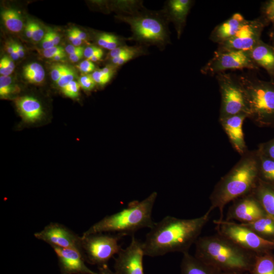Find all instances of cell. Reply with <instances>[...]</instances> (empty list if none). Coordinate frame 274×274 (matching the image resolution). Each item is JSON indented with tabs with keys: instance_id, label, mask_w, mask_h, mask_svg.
Wrapping results in <instances>:
<instances>
[{
	"instance_id": "29",
	"label": "cell",
	"mask_w": 274,
	"mask_h": 274,
	"mask_svg": "<svg viewBox=\"0 0 274 274\" xmlns=\"http://www.w3.org/2000/svg\"><path fill=\"white\" fill-rule=\"evenodd\" d=\"M113 73V70L108 66L101 70L95 71L91 76L96 83L104 85L109 82Z\"/></svg>"
},
{
	"instance_id": "58",
	"label": "cell",
	"mask_w": 274,
	"mask_h": 274,
	"mask_svg": "<svg viewBox=\"0 0 274 274\" xmlns=\"http://www.w3.org/2000/svg\"><path fill=\"white\" fill-rule=\"evenodd\" d=\"M272 40L273 46H274V33H273L272 35Z\"/></svg>"
},
{
	"instance_id": "51",
	"label": "cell",
	"mask_w": 274,
	"mask_h": 274,
	"mask_svg": "<svg viewBox=\"0 0 274 274\" xmlns=\"http://www.w3.org/2000/svg\"><path fill=\"white\" fill-rule=\"evenodd\" d=\"M49 32L55 46H56L60 41V37L59 35L55 31H49Z\"/></svg>"
},
{
	"instance_id": "26",
	"label": "cell",
	"mask_w": 274,
	"mask_h": 274,
	"mask_svg": "<svg viewBox=\"0 0 274 274\" xmlns=\"http://www.w3.org/2000/svg\"><path fill=\"white\" fill-rule=\"evenodd\" d=\"M2 17L7 28L13 32H20L23 22L18 12L15 9H8L2 12Z\"/></svg>"
},
{
	"instance_id": "14",
	"label": "cell",
	"mask_w": 274,
	"mask_h": 274,
	"mask_svg": "<svg viewBox=\"0 0 274 274\" xmlns=\"http://www.w3.org/2000/svg\"><path fill=\"white\" fill-rule=\"evenodd\" d=\"M232 202L227 213V221L248 223L268 216L252 192Z\"/></svg>"
},
{
	"instance_id": "40",
	"label": "cell",
	"mask_w": 274,
	"mask_h": 274,
	"mask_svg": "<svg viewBox=\"0 0 274 274\" xmlns=\"http://www.w3.org/2000/svg\"><path fill=\"white\" fill-rule=\"evenodd\" d=\"M77 66L82 73L85 74L93 71L95 67L93 62L88 59L82 61Z\"/></svg>"
},
{
	"instance_id": "50",
	"label": "cell",
	"mask_w": 274,
	"mask_h": 274,
	"mask_svg": "<svg viewBox=\"0 0 274 274\" xmlns=\"http://www.w3.org/2000/svg\"><path fill=\"white\" fill-rule=\"evenodd\" d=\"M25 32L26 36L28 38L31 39L33 32L32 22L30 21L27 23L25 26Z\"/></svg>"
},
{
	"instance_id": "46",
	"label": "cell",
	"mask_w": 274,
	"mask_h": 274,
	"mask_svg": "<svg viewBox=\"0 0 274 274\" xmlns=\"http://www.w3.org/2000/svg\"><path fill=\"white\" fill-rule=\"evenodd\" d=\"M12 72L10 71L8 67L4 63L3 60L0 61V74L1 76H9L11 74Z\"/></svg>"
},
{
	"instance_id": "21",
	"label": "cell",
	"mask_w": 274,
	"mask_h": 274,
	"mask_svg": "<svg viewBox=\"0 0 274 274\" xmlns=\"http://www.w3.org/2000/svg\"><path fill=\"white\" fill-rule=\"evenodd\" d=\"M252 192L267 215L274 218V184L259 179Z\"/></svg>"
},
{
	"instance_id": "36",
	"label": "cell",
	"mask_w": 274,
	"mask_h": 274,
	"mask_svg": "<svg viewBox=\"0 0 274 274\" xmlns=\"http://www.w3.org/2000/svg\"><path fill=\"white\" fill-rule=\"evenodd\" d=\"M139 48H140V47L126 46H119L111 50L109 53V56L111 57V59H112L118 57L121 54L135 51Z\"/></svg>"
},
{
	"instance_id": "12",
	"label": "cell",
	"mask_w": 274,
	"mask_h": 274,
	"mask_svg": "<svg viewBox=\"0 0 274 274\" xmlns=\"http://www.w3.org/2000/svg\"><path fill=\"white\" fill-rule=\"evenodd\" d=\"M34 236L47 243L51 247L72 249L83 254L81 236L60 223L51 222L42 230L36 232Z\"/></svg>"
},
{
	"instance_id": "47",
	"label": "cell",
	"mask_w": 274,
	"mask_h": 274,
	"mask_svg": "<svg viewBox=\"0 0 274 274\" xmlns=\"http://www.w3.org/2000/svg\"><path fill=\"white\" fill-rule=\"evenodd\" d=\"M84 50L69 55L70 60L73 62H78L84 56Z\"/></svg>"
},
{
	"instance_id": "57",
	"label": "cell",
	"mask_w": 274,
	"mask_h": 274,
	"mask_svg": "<svg viewBox=\"0 0 274 274\" xmlns=\"http://www.w3.org/2000/svg\"><path fill=\"white\" fill-rule=\"evenodd\" d=\"M224 274H249V273L248 272L236 271V272L224 273Z\"/></svg>"
},
{
	"instance_id": "5",
	"label": "cell",
	"mask_w": 274,
	"mask_h": 274,
	"mask_svg": "<svg viewBox=\"0 0 274 274\" xmlns=\"http://www.w3.org/2000/svg\"><path fill=\"white\" fill-rule=\"evenodd\" d=\"M245 95L248 118L260 127H274V80L250 76L237 77Z\"/></svg>"
},
{
	"instance_id": "38",
	"label": "cell",
	"mask_w": 274,
	"mask_h": 274,
	"mask_svg": "<svg viewBox=\"0 0 274 274\" xmlns=\"http://www.w3.org/2000/svg\"><path fill=\"white\" fill-rule=\"evenodd\" d=\"M67 66V65L61 64L54 65L51 71V77L52 80L56 83L63 74Z\"/></svg>"
},
{
	"instance_id": "16",
	"label": "cell",
	"mask_w": 274,
	"mask_h": 274,
	"mask_svg": "<svg viewBox=\"0 0 274 274\" xmlns=\"http://www.w3.org/2000/svg\"><path fill=\"white\" fill-rule=\"evenodd\" d=\"M246 118H248L247 114L241 113L219 119V122L232 147L241 156L248 151L243 128L244 122Z\"/></svg>"
},
{
	"instance_id": "30",
	"label": "cell",
	"mask_w": 274,
	"mask_h": 274,
	"mask_svg": "<svg viewBox=\"0 0 274 274\" xmlns=\"http://www.w3.org/2000/svg\"><path fill=\"white\" fill-rule=\"evenodd\" d=\"M261 12V17L266 23H271L274 26V0L265 2L262 6Z\"/></svg>"
},
{
	"instance_id": "17",
	"label": "cell",
	"mask_w": 274,
	"mask_h": 274,
	"mask_svg": "<svg viewBox=\"0 0 274 274\" xmlns=\"http://www.w3.org/2000/svg\"><path fill=\"white\" fill-rule=\"evenodd\" d=\"M193 3L191 0H170L161 11L168 22L174 23L178 39L181 36Z\"/></svg>"
},
{
	"instance_id": "24",
	"label": "cell",
	"mask_w": 274,
	"mask_h": 274,
	"mask_svg": "<svg viewBox=\"0 0 274 274\" xmlns=\"http://www.w3.org/2000/svg\"><path fill=\"white\" fill-rule=\"evenodd\" d=\"M249 274H274V253L257 255Z\"/></svg>"
},
{
	"instance_id": "6",
	"label": "cell",
	"mask_w": 274,
	"mask_h": 274,
	"mask_svg": "<svg viewBox=\"0 0 274 274\" xmlns=\"http://www.w3.org/2000/svg\"><path fill=\"white\" fill-rule=\"evenodd\" d=\"M120 20L128 23L132 33L129 40L146 45H155L160 49L170 43L168 21L160 13L138 11L120 16Z\"/></svg>"
},
{
	"instance_id": "15",
	"label": "cell",
	"mask_w": 274,
	"mask_h": 274,
	"mask_svg": "<svg viewBox=\"0 0 274 274\" xmlns=\"http://www.w3.org/2000/svg\"><path fill=\"white\" fill-rule=\"evenodd\" d=\"M58 259L59 274H98L89 269L83 254L77 250L52 247Z\"/></svg>"
},
{
	"instance_id": "18",
	"label": "cell",
	"mask_w": 274,
	"mask_h": 274,
	"mask_svg": "<svg viewBox=\"0 0 274 274\" xmlns=\"http://www.w3.org/2000/svg\"><path fill=\"white\" fill-rule=\"evenodd\" d=\"M247 20L241 13L233 14L214 28L210 36V40L218 44L228 40L237 32Z\"/></svg>"
},
{
	"instance_id": "13",
	"label": "cell",
	"mask_w": 274,
	"mask_h": 274,
	"mask_svg": "<svg viewBox=\"0 0 274 274\" xmlns=\"http://www.w3.org/2000/svg\"><path fill=\"white\" fill-rule=\"evenodd\" d=\"M144 256L143 242L132 235L129 246L121 249L115 259L114 271L116 274H144Z\"/></svg>"
},
{
	"instance_id": "54",
	"label": "cell",
	"mask_w": 274,
	"mask_h": 274,
	"mask_svg": "<svg viewBox=\"0 0 274 274\" xmlns=\"http://www.w3.org/2000/svg\"><path fill=\"white\" fill-rule=\"evenodd\" d=\"M14 49L13 52L10 54L12 59L14 60H16L19 59V56L18 55L17 48L15 46V43H13Z\"/></svg>"
},
{
	"instance_id": "59",
	"label": "cell",
	"mask_w": 274,
	"mask_h": 274,
	"mask_svg": "<svg viewBox=\"0 0 274 274\" xmlns=\"http://www.w3.org/2000/svg\"><path fill=\"white\" fill-rule=\"evenodd\" d=\"M273 253H274V251H273Z\"/></svg>"
},
{
	"instance_id": "1",
	"label": "cell",
	"mask_w": 274,
	"mask_h": 274,
	"mask_svg": "<svg viewBox=\"0 0 274 274\" xmlns=\"http://www.w3.org/2000/svg\"><path fill=\"white\" fill-rule=\"evenodd\" d=\"M211 213L208 210L202 216L192 219L167 216L154 222L143 242L145 255L154 257L172 252H189L209 221Z\"/></svg>"
},
{
	"instance_id": "7",
	"label": "cell",
	"mask_w": 274,
	"mask_h": 274,
	"mask_svg": "<svg viewBox=\"0 0 274 274\" xmlns=\"http://www.w3.org/2000/svg\"><path fill=\"white\" fill-rule=\"evenodd\" d=\"M217 233L243 249L257 255L274 251V242L266 241L241 223L232 221L214 220Z\"/></svg>"
},
{
	"instance_id": "8",
	"label": "cell",
	"mask_w": 274,
	"mask_h": 274,
	"mask_svg": "<svg viewBox=\"0 0 274 274\" xmlns=\"http://www.w3.org/2000/svg\"><path fill=\"white\" fill-rule=\"evenodd\" d=\"M122 236L105 233L82 235V251L86 262L98 266L107 264L121 250L119 241Z\"/></svg>"
},
{
	"instance_id": "31",
	"label": "cell",
	"mask_w": 274,
	"mask_h": 274,
	"mask_svg": "<svg viewBox=\"0 0 274 274\" xmlns=\"http://www.w3.org/2000/svg\"><path fill=\"white\" fill-rule=\"evenodd\" d=\"M143 51L140 47L135 51L127 52L121 54L118 57L112 58L111 60L114 64L117 65H121L138 55L142 54Z\"/></svg>"
},
{
	"instance_id": "48",
	"label": "cell",
	"mask_w": 274,
	"mask_h": 274,
	"mask_svg": "<svg viewBox=\"0 0 274 274\" xmlns=\"http://www.w3.org/2000/svg\"><path fill=\"white\" fill-rule=\"evenodd\" d=\"M98 274H116L115 271L111 270L107 264L98 266Z\"/></svg>"
},
{
	"instance_id": "34",
	"label": "cell",
	"mask_w": 274,
	"mask_h": 274,
	"mask_svg": "<svg viewBox=\"0 0 274 274\" xmlns=\"http://www.w3.org/2000/svg\"><path fill=\"white\" fill-rule=\"evenodd\" d=\"M80 88L79 83L74 80L62 88V91L67 97L76 98L79 95Z\"/></svg>"
},
{
	"instance_id": "55",
	"label": "cell",
	"mask_w": 274,
	"mask_h": 274,
	"mask_svg": "<svg viewBox=\"0 0 274 274\" xmlns=\"http://www.w3.org/2000/svg\"><path fill=\"white\" fill-rule=\"evenodd\" d=\"M65 56V53H60L55 56L52 59L54 61H59L63 59Z\"/></svg>"
},
{
	"instance_id": "19",
	"label": "cell",
	"mask_w": 274,
	"mask_h": 274,
	"mask_svg": "<svg viewBox=\"0 0 274 274\" xmlns=\"http://www.w3.org/2000/svg\"><path fill=\"white\" fill-rule=\"evenodd\" d=\"M249 53L251 58L258 67L263 68L274 79V46L261 40Z\"/></svg>"
},
{
	"instance_id": "53",
	"label": "cell",
	"mask_w": 274,
	"mask_h": 274,
	"mask_svg": "<svg viewBox=\"0 0 274 274\" xmlns=\"http://www.w3.org/2000/svg\"><path fill=\"white\" fill-rule=\"evenodd\" d=\"M15 45L17 48L19 58L23 57L24 56V50L23 47L17 43H15Z\"/></svg>"
},
{
	"instance_id": "37",
	"label": "cell",
	"mask_w": 274,
	"mask_h": 274,
	"mask_svg": "<svg viewBox=\"0 0 274 274\" xmlns=\"http://www.w3.org/2000/svg\"><path fill=\"white\" fill-rule=\"evenodd\" d=\"M80 87L86 90H91L95 86L96 83L94 81L91 75H85L81 76L79 79Z\"/></svg>"
},
{
	"instance_id": "28",
	"label": "cell",
	"mask_w": 274,
	"mask_h": 274,
	"mask_svg": "<svg viewBox=\"0 0 274 274\" xmlns=\"http://www.w3.org/2000/svg\"><path fill=\"white\" fill-rule=\"evenodd\" d=\"M97 42L99 46L112 50L118 47L120 42L117 36L108 33H102L98 36Z\"/></svg>"
},
{
	"instance_id": "4",
	"label": "cell",
	"mask_w": 274,
	"mask_h": 274,
	"mask_svg": "<svg viewBox=\"0 0 274 274\" xmlns=\"http://www.w3.org/2000/svg\"><path fill=\"white\" fill-rule=\"evenodd\" d=\"M156 196L153 192L141 201L131 202L126 208L93 224L82 235L108 232L133 235L141 229H150L154 223L152 214Z\"/></svg>"
},
{
	"instance_id": "41",
	"label": "cell",
	"mask_w": 274,
	"mask_h": 274,
	"mask_svg": "<svg viewBox=\"0 0 274 274\" xmlns=\"http://www.w3.org/2000/svg\"><path fill=\"white\" fill-rule=\"evenodd\" d=\"M33 32L32 40L36 42L41 41L43 39L45 35L43 30L37 23L32 22Z\"/></svg>"
},
{
	"instance_id": "20",
	"label": "cell",
	"mask_w": 274,
	"mask_h": 274,
	"mask_svg": "<svg viewBox=\"0 0 274 274\" xmlns=\"http://www.w3.org/2000/svg\"><path fill=\"white\" fill-rule=\"evenodd\" d=\"M181 274H224L219 269L207 264L186 252L183 254Z\"/></svg>"
},
{
	"instance_id": "2",
	"label": "cell",
	"mask_w": 274,
	"mask_h": 274,
	"mask_svg": "<svg viewBox=\"0 0 274 274\" xmlns=\"http://www.w3.org/2000/svg\"><path fill=\"white\" fill-rule=\"evenodd\" d=\"M232 168L215 186L210 196L212 212L217 209L219 220H223L225 206L237 198L251 193L259 178L257 150L248 151Z\"/></svg>"
},
{
	"instance_id": "33",
	"label": "cell",
	"mask_w": 274,
	"mask_h": 274,
	"mask_svg": "<svg viewBox=\"0 0 274 274\" xmlns=\"http://www.w3.org/2000/svg\"><path fill=\"white\" fill-rule=\"evenodd\" d=\"M258 149L266 156L274 160V138L260 144Z\"/></svg>"
},
{
	"instance_id": "23",
	"label": "cell",
	"mask_w": 274,
	"mask_h": 274,
	"mask_svg": "<svg viewBox=\"0 0 274 274\" xmlns=\"http://www.w3.org/2000/svg\"><path fill=\"white\" fill-rule=\"evenodd\" d=\"M241 224L261 238L274 242V218L266 216L252 222Z\"/></svg>"
},
{
	"instance_id": "35",
	"label": "cell",
	"mask_w": 274,
	"mask_h": 274,
	"mask_svg": "<svg viewBox=\"0 0 274 274\" xmlns=\"http://www.w3.org/2000/svg\"><path fill=\"white\" fill-rule=\"evenodd\" d=\"M74 76L75 73L74 71L70 67L67 66L63 74L56 82V84L62 89L72 81H74Z\"/></svg>"
},
{
	"instance_id": "45",
	"label": "cell",
	"mask_w": 274,
	"mask_h": 274,
	"mask_svg": "<svg viewBox=\"0 0 274 274\" xmlns=\"http://www.w3.org/2000/svg\"><path fill=\"white\" fill-rule=\"evenodd\" d=\"M82 46H76L73 45H68L66 46L65 51L69 54H72L76 52L84 50Z\"/></svg>"
},
{
	"instance_id": "25",
	"label": "cell",
	"mask_w": 274,
	"mask_h": 274,
	"mask_svg": "<svg viewBox=\"0 0 274 274\" xmlns=\"http://www.w3.org/2000/svg\"><path fill=\"white\" fill-rule=\"evenodd\" d=\"M258 156V172L260 180L274 184V160L257 149Z\"/></svg>"
},
{
	"instance_id": "9",
	"label": "cell",
	"mask_w": 274,
	"mask_h": 274,
	"mask_svg": "<svg viewBox=\"0 0 274 274\" xmlns=\"http://www.w3.org/2000/svg\"><path fill=\"white\" fill-rule=\"evenodd\" d=\"M216 76L221 94L219 119L241 113L247 115L244 93L237 77L225 72L218 74Z\"/></svg>"
},
{
	"instance_id": "11",
	"label": "cell",
	"mask_w": 274,
	"mask_h": 274,
	"mask_svg": "<svg viewBox=\"0 0 274 274\" xmlns=\"http://www.w3.org/2000/svg\"><path fill=\"white\" fill-rule=\"evenodd\" d=\"M267 24L262 17L251 20H247L232 37L218 44L217 50H252L261 40V33Z\"/></svg>"
},
{
	"instance_id": "60",
	"label": "cell",
	"mask_w": 274,
	"mask_h": 274,
	"mask_svg": "<svg viewBox=\"0 0 274 274\" xmlns=\"http://www.w3.org/2000/svg\"><path fill=\"white\" fill-rule=\"evenodd\" d=\"M273 80H274V79Z\"/></svg>"
},
{
	"instance_id": "49",
	"label": "cell",
	"mask_w": 274,
	"mask_h": 274,
	"mask_svg": "<svg viewBox=\"0 0 274 274\" xmlns=\"http://www.w3.org/2000/svg\"><path fill=\"white\" fill-rule=\"evenodd\" d=\"M1 59L8 68L13 72L15 68V64L14 62L7 56L3 57Z\"/></svg>"
},
{
	"instance_id": "42",
	"label": "cell",
	"mask_w": 274,
	"mask_h": 274,
	"mask_svg": "<svg viewBox=\"0 0 274 274\" xmlns=\"http://www.w3.org/2000/svg\"><path fill=\"white\" fill-rule=\"evenodd\" d=\"M103 51L102 50L95 46L87 47L84 51V56L88 60H90L93 56Z\"/></svg>"
},
{
	"instance_id": "3",
	"label": "cell",
	"mask_w": 274,
	"mask_h": 274,
	"mask_svg": "<svg viewBox=\"0 0 274 274\" xmlns=\"http://www.w3.org/2000/svg\"><path fill=\"white\" fill-rule=\"evenodd\" d=\"M195 244L194 256L223 273L249 272L257 256L218 233L199 237Z\"/></svg>"
},
{
	"instance_id": "52",
	"label": "cell",
	"mask_w": 274,
	"mask_h": 274,
	"mask_svg": "<svg viewBox=\"0 0 274 274\" xmlns=\"http://www.w3.org/2000/svg\"><path fill=\"white\" fill-rule=\"evenodd\" d=\"M73 29L81 40L85 41L86 39V34L85 32L76 27H74Z\"/></svg>"
},
{
	"instance_id": "32",
	"label": "cell",
	"mask_w": 274,
	"mask_h": 274,
	"mask_svg": "<svg viewBox=\"0 0 274 274\" xmlns=\"http://www.w3.org/2000/svg\"><path fill=\"white\" fill-rule=\"evenodd\" d=\"M12 79L9 76H0V95L5 97L13 92Z\"/></svg>"
},
{
	"instance_id": "43",
	"label": "cell",
	"mask_w": 274,
	"mask_h": 274,
	"mask_svg": "<svg viewBox=\"0 0 274 274\" xmlns=\"http://www.w3.org/2000/svg\"><path fill=\"white\" fill-rule=\"evenodd\" d=\"M42 46L44 50L55 46L49 31L45 34L42 39Z\"/></svg>"
},
{
	"instance_id": "27",
	"label": "cell",
	"mask_w": 274,
	"mask_h": 274,
	"mask_svg": "<svg viewBox=\"0 0 274 274\" xmlns=\"http://www.w3.org/2000/svg\"><path fill=\"white\" fill-rule=\"evenodd\" d=\"M23 75L29 83L39 84L44 81L45 74L44 68L40 64L32 62L24 67Z\"/></svg>"
},
{
	"instance_id": "10",
	"label": "cell",
	"mask_w": 274,
	"mask_h": 274,
	"mask_svg": "<svg viewBox=\"0 0 274 274\" xmlns=\"http://www.w3.org/2000/svg\"><path fill=\"white\" fill-rule=\"evenodd\" d=\"M258 67L251 57L249 51L216 50L212 58L202 67V74L216 75L229 70H256Z\"/></svg>"
},
{
	"instance_id": "39",
	"label": "cell",
	"mask_w": 274,
	"mask_h": 274,
	"mask_svg": "<svg viewBox=\"0 0 274 274\" xmlns=\"http://www.w3.org/2000/svg\"><path fill=\"white\" fill-rule=\"evenodd\" d=\"M65 53L64 49L60 46H54L48 49L44 50L43 55L47 58L52 59L56 55Z\"/></svg>"
},
{
	"instance_id": "22",
	"label": "cell",
	"mask_w": 274,
	"mask_h": 274,
	"mask_svg": "<svg viewBox=\"0 0 274 274\" xmlns=\"http://www.w3.org/2000/svg\"><path fill=\"white\" fill-rule=\"evenodd\" d=\"M16 105L21 115L27 121L35 122L40 119L43 114L40 102L31 96H23L16 100Z\"/></svg>"
},
{
	"instance_id": "56",
	"label": "cell",
	"mask_w": 274,
	"mask_h": 274,
	"mask_svg": "<svg viewBox=\"0 0 274 274\" xmlns=\"http://www.w3.org/2000/svg\"><path fill=\"white\" fill-rule=\"evenodd\" d=\"M14 46L13 43H9L7 46V51L10 55L13 51Z\"/></svg>"
},
{
	"instance_id": "44",
	"label": "cell",
	"mask_w": 274,
	"mask_h": 274,
	"mask_svg": "<svg viewBox=\"0 0 274 274\" xmlns=\"http://www.w3.org/2000/svg\"><path fill=\"white\" fill-rule=\"evenodd\" d=\"M68 37L73 45L80 46L83 41L80 39L73 28L68 31Z\"/></svg>"
}]
</instances>
